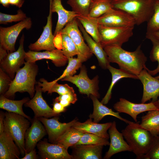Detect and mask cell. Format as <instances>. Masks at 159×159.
<instances>
[{"label": "cell", "instance_id": "cell-34", "mask_svg": "<svg viewBox=\"0 0 159 159\" xmlns=\"http://www.w3.org/2000/svg\"><path fill=\"white\" fill-rule=\"evenodd\" d=\"M146 37L151 41L153 45L150 53V59L152 62H158V66L155 69L150 70L148 68L147 69L150 74L154 76L159 73V39L150 34H146Z\"/></svg>", "mask_w": 159, "mask_h": 159}, {"label": "cell", "instance_id": "cell-27", "mask_svg": "<svg viewBox=\"0 0 159 159\" xmlns=\"http://www.w3.org/2000/svg\"><path fill=\"white\" fill-rule=\"evenodd\" d=\"M30 100L28 97H25L20 100H14L9 99L3 95H1L0 108L8 112L20 115L31 120V117L26 115L23 110V105Z\"/></svg>", "mask_w": 159, "mask_h": 159}, {"label": "cell", "instance_id": "cell-33", "mask_svg": "<svg viewBox=\"0 0 159 159\" xmlns=\"http://www.w3.org/2000/svg\"><path fill=\"white\" fill-rule=\"evenodd\" d=\"M113 8L111 2L105 0H93L89 15L93 18H98Z\"/></svg>", "mask_w": 159, "mask_h": 159}, {"label": "cell", "instance_id": "cell-17", "mask_svg": "<svg viewBox=\"0 0 159 159\" xmlns=\"http://www.w3.org/2000/svg\"><path fill=\"white\" fill-rule=\"evenodd\" d=\"M52 13L49 7V12L47 17V23L43 27V30L39 38L34 43H31L28 47L29 50L39 52L42 50L52 51L56 48L53 43L54 36L52 31Z\"/></svg>", "mask_w": 159, "mask_h": 159}, {"label": "cell", "instance_id": "cell-2", "mask_svg": "<svg viewBox=\"0 0 159 159\" xmlns=\"http://www.w3.org/2000/svg\"><path fill=\"white\" fill-rule=\"evenodd\" d=\"M121 132L136 159H143L149 150L154 136L137 122H131Z\"/></svg>", "mask_w": 159, "mask_h": 159}, {"label": "cell", "instance_id": "cell-45", "mask_svg": "<svg viewBox=\"0 0 159 159\" xmlns=\"http://www.w3.org/2000/svg\"><path fill=\"white\" fill-rule=\"evenodd\" d=\"M52 109L55 112L58 114L64 112L66 110V107H63L59 102L54 100L53 102Z\"/></svg>", "mask_w": 159, "mask_h": 159}, {"label": "cell", "instance_id": "cell-38", "mask_svg": "<svg viewBox=\"0 0 159 159\" xmlns=\"http://www.w3.org/2000/svg\"><path fill=\"white\" fill-rule=\"evenodd\" d=\"M159 31V0H156L153 13L147 22L146 34Z\"/></svg>", "mask_w": 159, "mask_h": 159}, {"label": "cell", "instance_id": "cell-16", "mask_svg": "<svg viewBox=\"0 0 159 159\" xmlns=\"http://www.w3.org/2000/svg\"><path fill=\"white\" fill-rule=\"evenodd\" d=\"M114 109L117 112L127 114L130 116L136 122L137 117L139 114L149 110H158L153 102L136 103L121 98L115 103Z\"/></svg>", "mask_w": 159, "mask_h": 159}, {"label": "cell", "instance_id": "cell-37", "mask_svg": "<svg viewBox=\"0 0 159 159\" xmlns=\"http://www.w3.org/2000/svg\"><path fill=\"white\" fill-rule=\"evenodd\" d=\"M62 49L63 54L68 59L78 55L79 52L74 42L67 34H62Z\"/></svg>", "mask_w": 159, "mask_h": 159}, {"label": "cell", "instance_id": "cell-44", "mask_svg": "<svg viewBox=\"0 0 159 159\" xmlns=\"http://www.w3.org/2000/svg\"><path fill=\"white\" fill-rule=\"evenodd\" d=\"M53 43L56 49H62V36L60 32L57 33L54 36Z\"/></svg>", "mask_w": 159, "mask_h": 159}, {"label": "cell", "instance_id": "cell-48", "mask_svg": "<svg viewBox=\"0 0 159 159\" xmlns=\"http://www.w3.org/2000/svg\"><path fill=\"white\" fill-rule=\"evenodd\" d=\"M24 1V0H9L10 5L15 6L19 8L22 6Z\"/></svg>", "mask_w": 159, "mask_h": 159}, {"label": "cell", "instance_id": "cell-1", "mask_svg": "<svg viewBox=\"0 0 159 159\" xmlns=\"http://www.w3.org/2000/svg\"><path fill=\"white\" fill-rule=\"evenodd\" d=\"M104 49L110 63H117L120 69L130 74L138 76L147 67V57L141 49V44L133 52L125 50L116 45L107 46Z\"/></svg>", "mask_w": 159, "mask_h": 159}, {"label": "cell", "instance_id": "cell-12", "mask_svg": "<svg viewBox=\"0 0 159 159\" xmlns=\"http://www.w3.org/2000/svg\"><path fill=\"white\" fill-rule=\"evenodd\" d=\"M41 87L38 85L35 87V93L33 98L24 104V106L29 107L33 111L34 117L47 118L59 116L61 114L55 112L43 99Z\"/></svg>", "mask_w": 159, "mask_h": 159}, {"label": "cell", "instance_id": "cell-21", "mask_svg": "<svg viewBox=\"0 0 159 159\" xmlns=\"http://www.w3.org/2000/svg\"><path fill=\"white\" fill-rule=\"evenodd\" d=\"M62 0H49V7L52 13L56 12L58 20L54 34L55 36L69 22L80 15L73 11L66 10L63 6Z\"/></svg>", "mask_w": 159, "mask_h": 159}, {"label": "cell", "instance_id": "cell-42", "mask_svg": "<svg viewBox=\"0 0 159 159\" xmlns=\"http://www.w3.org/2000/svg\"><path fill=\"white\" fill-rule=\"evenodd\" d=\"M143 159H159V135L154 136L151 146Z\"/></svg>", "mask_w": 159, "mask_h": 159}, {"label": "cell", "instance_id": "cell-36", "mask_svg": "<svg viewBox=\"0 0 159 159\" xmlns=\"http://www.w3.org/2000/svg\"><path fill=\"white\" fill-rule=\"evenodd\" d=\"M110 144L108 140L105 138L93 134L84 132L75 145L92 144L107 146L109 145Z\"/></svg>", "mask_w": 159, "mask_h": 159}, {"label": "cell", "instance_id": "cell-32", "mask_svg": "<svg viewBox=\"0 0 159 159\" xmlns=\"http://www.w3.org/2000/svg\"><path fill=\"white\" fill-rule=\"evenodd\" d=\"M84 133L72 126L59 137L54 143L61 144L68 149L76 145Z\"/></svg>", "mask_w": 159, "mask_h": 159}, {"label": "cell", "instance_id": "cell-22", "mask_svg": "<svg viewBox=\"0 0 159 159\" xmlns=\"http://www.w3.org/2000/svg\"><path fill=\"white\" fill-rule=\"evenodd\" d=\"M104 146L85 144L75 145L72 148V159H101Z\"/></svg>", "mask_w": 159, "mask_h": 159}, {"label": "cell", "instance_id": "cell-53", "mask_svg": "<svg viewBox=\"0 0 159 159\" xmlns=\"http://www.w3.org/2000/svg\"><path fill=\"white\" fill-rule=\"evenodd\" d=\"M157 109L159 110V99L158 100L156 101L153 102Z\"/></svg>", "mask_w": 159, "mask_h": 159}, {"label": "cell", "instance_id": "cell-56", "mask_svg": "<svg viewBox=\"0 0 159 159\" xmlns=\"http://www.w3.org/2000/svg\"></svg>", "mask_w": 159, "mask_h": 159}, {"label": "cell", "instance_id": "cell-28", "mask_svg": "<svg viewBox=\"0 0 159 159\" xmlns=\"http://www.w3.org/2000/svg\"><path fill=\"white\" fill-rule=\"evenodd\" d=\"M107 69L111 73L112 75V80L108 89L104 97L101 102L104 105L108 103L111 97L112 89L116 83L123 78H130L138 79L137 76L130 74L120 69L115 68L110 64Z\"/></svg>", "mask_w": 159, "mask_h": 159}, {"label": "cell", "instance_id": "cell-19", "mask_svg": "<svg viewBox=\"0 0 159 159\" xmlns=\"http://www.w3.org/2000/svg\"><path fill=\"white\" fill-rule=\"evenodd\" d=\"M51 60L57 67H60L66 65L68 59L64 56L62 51L56 49L52 51L46 50L43 52L28 51L26 52L25 60L30 62H35L42 59Z\"/></svg>", "mask_w": 159, "mask_h": 159}, {"label": "cell", "instance_id": "cell-39", "mask_svg": "<svg viewBox=\"0 0 159 159\" xmlns=\"http://www.w3.org/2000/svg\"><path fill=\"white\" fill-rule=\"evenodd\" d=\"M68 64L62 75L57 79L54 81L57 82L65 77L73 76L77 70L82 66V63L77 57H71L68 59Z\"/></svg>", "mask_w": 159, "mask_h": 159}, {"label": "cell", "instance_id": "cell-23", "mask_svg": "<svg viewBox=\"0 0 159 159\" xmlns=\"http://www.w3.org/2000/svg\"><path fill=\"white\" fill-rule=\"evenodd\" d=\"M78 25L84 38L87 42L91 51L97 57L99 65L104 69H107L110 63L104 48L100 43L95 41L87 32L79 21Z\"/></svg>", "mask_w": 159, "mask_h": 159}, {"label": "cell", "instance_id": "cell-54", "mask_svg": "<svg viewBox=\"0 0 159 159\" xmlns=\"http://www.w3.org/2000/svg\"><path fill=\"white\" fill-rule=\"evenodd\" d=\"M156 78L159 79V75L155 77Z\"/></svg>", "mask_w": 159, "mask_h": 159}, {"label": "cell", "instance_id": "cell-55", "mask_svg": "<svg viewBox=\"0 0 159 159\" xmlns=\"http://www.w3.org/2000/svg\"><path fill=\"white\" fill-rule=\"evenodd\" d=\"M106 0V1H110V2H111L112 0Z\"/></svg>", "mask_w": 159, "mask_h": 159}, {"label": "cell", "instance_id": "cell-18", "mask_svg": "<svg viewBox=\"0 0 159 159\" xmlns=\"http://www.w3.org/2000/svg\"><path fill=\"white\" fill-rule=\"evenodd\" d=\"M108 133L110 139V147L104 159H109L114 154L122 152H132L130 146L124 140L122 133L117 130L115 121L112 122L108 129Z\"/></svg>", "mask_w": 159, "mask_h": 159}, {"label": "cell", "instance_id": "cell-40", "mask_svg": "<svg viewBox=\"0 0 159 159\" xmlns=\"http://www.w3.org/2000/svg\"><path fill=\"white\" fill-rule=\"evenodd\" d=\"M27 17L26 14L20 9L17 11L16 14H9L0 12V24H6L13 22L20 21Z\"/></svg>", "mask_w": 159, "mask_h": 159}, {"label": "cell", "instance_id": "cell-14", "mask_svg": "<svg viewBox=\"0 0 159 159\" xmlns=\"http://www.w3.org/2000/svg\"><path fill=\"white\" fill-rule=\"evenodd\" d=\"M37 146L41 159H72L68 149L61 144L50 143L45 139L39 141Z\"/></svg>", "mask_w": 159, "mask_h": 159}, {"label": "cell", "instance_id": "cell-4", "mask_svg": "<svg viewBox=\"0 0 159 159\" xmlns=\"http://www.w3.org/2000/svg\"><path fill=\"white\" fill-rule=\"evenodd\" d=\"M156 0H112L113 8L124 11L134 19L136 25L147 22L152 16Z\"/></svg>", "mask_w": 159, "mask_h": 159}, {"label": "cell", "instance_id": "cell-20", "mask_svg": "<svg viewBox=\"0 0 159 159\" xmlns=\"http://www.w3.org/2000/svg\"><path fill=\"white\" fill-rule=\"evenodd\" d=\"M47 134L44 125L39 118L34 117L31 126L25 134V153H28L35 148L38 143Z\"/></svg>", "mask_w": 159, "mask_h": 159}, {"label": "cell", "instance_id": "cell-35", "mask_svg": "<svg viewBox=\"0 0 159 159\" xmlns=\"http://www.w3.org/2000/svg\"><path fill=\"white\" fill-rule=\"evenodd\" d=\"M93 0H67L72 11L80 15H89Z\"/></svg>", "mask_w": 159, "mask_h": 159}, {"label": "cell", "instance_id": "cell-51", "mask_svg": "<svg viewBox=\"0 0 159 159\" xmlns=\"http://www.w3.org/2000/svg\"><path fill=\"white\" fill-rule=\"evenodd\" d=\"M0 3L4 6L8 8L10 5L9 0H0Z\"/></svg>", "mask_w": 159, "mask_h": 159}, {"label": "cell", "instance_id": "cell-8", "mask_svg": "<svg viewBox=\"0 0 159 159\" xmlns=\"http://www.w3.org/2000/svg\"><path fill=\"white\" fill-rule=\"evenodd\" d=\"M32 19L27 17L11 26L0 27V45L8 53L15 51V44L19 35L24 29H29L32 25Z\"/></svg>", "mask_w": 159, "mask_h": 159}, {"label": "cell", "instance_id": "cell-3", "mask_svg": "<svg viewBox=\"0 0 159 159\" xmlns=\"http://www.w3.org/2000/svg\"><path fill=\"white\" fill-rule=\"evenodd\" d=\"M38 70L35 62L26 61L24 67L16 72L9 90L3 95L8 98L14 97L16 92H27L33 98L35 94L36 77Z\"/></svg>", "mask_w": 159, "mask_h": 159}, {"label": "cell", "instance_id": "cell-15", "mask_svg": "<svg viewBox=\"0 0 159 159\" xmlns=\"http://www.w3.org/2000/svg\"><path fill=\"white\" fill-rule=\"evenodd\" d=\"M59 116H56L51 119L43 117L38 118L44 125L48 135V141L51 143H54L59 137L78 120L76 118L69 122L62 123L59 121Z\"/></svg>", "mask_w": 159, "mask_h": 159}, {"label": "cell", "instance_id": "cell-5", "mask_svg": "<svg viewBox=\"0 0 159 159\" xmlns=\"http://www.w3.org/2000/svg\"><path fill=\"white\" fill-rule=\"evenodd\" d=\"M4 131L13 139L19 148L22 156L25 153V137L26 132L29 127V120L16 113L5 112Z\"/></svg>", "mask_w": 159, "mask_h": 159}, {"label": "cell", "instance_id": "cell-46", "mask_svg": "<svg viewBox=\"0 0 159 159\" xmlns=\"http://www.w3.org/2000/svg\"><path fill=\"white\" fill-rule=\"evenodd\" d=\"M39 158L37 154L35 148L31 151L29 153H25V155L20 159H37Z\"/></svg>", "mask_w": 159, "mask_h": 159}, {"label": "cell", "instance_id": "cell-30", "mask_svg": "<svg viewBox=\"0 0 159 159\" xmlns=\"http://www.w3.org/2000/svg\"><path fill=\"white\" fill-rule=\"evenodd\" d=\"M37 83V85L41 87L42 92H47L49 94L56 92L59 95H61L75 93L73 88L68 84H59L54 80L49 82L45 79L42 78Z\"/></svg>", "mask_w": 159, "mask_h": 159}, {"label": "cell", "instance_id": "cell-41", "mask_svg": "<svg viewBox=\"0 0 159 159\" xmlns=\"http://www.w3.org/2000/svg\"><path fill=\"white\" fill-rule=\"evenodd\" d=\"M13 80L0 68V94L4 95L9 90Z\"/></svg>", "mask_w": 159, "mask_h": 159}, {"label": "cell", "instance_id": "cell-25", "mask_svg": "<svg viewBox=\"0 0 159 159\" xmlns=\"http://www.w3.org/2000/svg\"><path fill=\"white\" fill-rule=\"evenodd\" d=\"M20 150L12 138L4 131L0 134V159H19Z\"/></svg>", "mask_w": 159, "mask_h": 159}, {"label": "cell", "instance_id": "cell-26", "mask_svg": "<svg viewBox=\"0 0 159 159\" xmlns=\"http://www.w3.org/2000/svg\"><path fill=\"white\" fill-rule=\"evenodd\" d=\"M90 97L93 102V110L92 113L89 115V117L93 119V122L98 123L105 116L110 115L115 117L128 124L131 122L122 117L119 112H114L105 106L99 101L97 98L92 95H90Z\"/></svg>", "mask_w": 159, "mask_h": 159}, {"label": "cell", "instance_id": "cell-9", "mask_svg": "<svg viewBox=\"0 0 159 159\" xmlns=\"http://www.w3.org/2000/svg\"><path fill=\"white\" fill-rule=\"evenodd\" d=\"M60 32L62 34H67L72 39L79 52L77 58L82 63L86 61L92 56V53L84 42L77 17L68 23Z\"/></svg>", "mask_w": 159, "mask_h": 159}, {"label": "cell", "instance_id": "cell-13", "mask_svg": "<svg viewBox=\"0 0 159 159\" xmlns=\"http://www.w3.org/2000/svg\"><path fill=\"white\" fill-rule=\"evenodd\" d=\"M147 68L144 69L137 76L143 86L142 103H145L151 99V102H155L159 96V79L150 74Z\"/></svg>", "mask_w": 159, "mask_h": 159}, {"label": "cell", "instance_id": "cell-50", "mask_svg": "<svg viewBox=\"0 0 159 159\" xmlns=\"http://www.w3.org/2000/svg\"><path fill=\"white\" fill-rule=\"evenodd\" d=\"M59 102L63 107H65L69 106L71 104L70 102L66 100H61Z\"/></svg>", "mask_w": 159, "mask_h": 159}, {"label": "cell", "instance_id": "cell-7", "mask_svg": "<svg viewBox=\"0 0 159 159\" xmlns=\"http://www.w3.org/2000/svg\"><path fill=\"white\" fill-rule=\"evenodd\" d=\"M80 68L78 74L67 76L61 80L68 81L76 85L81 94L86 95L88 97L92 95L99 98L100 95L98 92L99 76L97 75L90 79L88 76L85 66L83 65Z\"/></svg>", "mask_w": 159, "mask_h": 159}, {"label": "cell", "instance_id": "cell-43", "mask_svg": "<svg viewBox=\"0 0 159 159\" xmlns=\"http://www.w3.org/2000/svg\"><path fill=\"white\" fill-rule=\"evenodd\" d=\"M61 100H67L71 103L74 104L77 101V98L76 94L74 93L59 95L54 99V100L58 102Z\"/></svg>", "mask_w": 159, "mask_h": 159}, {"label": "cell", "instance_id": "cell-47", "mask_svg": "<svg viewBox=\"0 0 159 159\" xmlns=\"http://www.w3.org/2000/svg\"><path fill=\"white\" fill-rule=\"evenodd\" d=\"M5 117V112L2 111H0V134L4 131V120Z\"/></svg>", "mask_w": 159, "mask_h": 159}, {"label": "cell", "instance_id": "cell-29", "mask_svg": "<svg viewBox=\"0 0 159 159\" xmlns=\"http://www.w3.org/2000/svg\"><path fill=\"white\" fill-rule=\"evenodd\" d=\"M140 126L154 136L159 134V110H149L141 117Z\"/></svg>", "mask_w": 159, "mask_h": 159}, {"label": "cell", "instance_id": "cell-24", "mask_svg": "<svg viewBox=\"0 0 159 159\" xmlns=\"http://www.w3.org/2000/svg\"><path fill=\"white\" fill-rule=\"evenodd\" d=\"M112 123L110 122L99 124L93 121L92 119L89 118L83 122L77 121L72 127L84 132L93 134L108 140L109 135L107 130Z\"/></svg>", "mask_w": 159, "mask_h": 159}, {"label": "cell", "instance_id": "cell-52", "mask_svg": "<svg viewBox=\"0 0 159 159\" xmlns=\"http://www.w3.org/2000/svg\"><path fill=\"white\" fill-rule=\"evenodd\" d=\"M153 35L155 38L159 39V31L150 34Z\"/></svg>", "mask_w": 159, "mask_h": 159}, {"label": "cell", "instance_id": "cell-10", "mask_svg": "<svg viewBox=\"0 0 159 159\" xmlns=\"http://www.w3.org/2000/svg\"><path fill=\"white\" fill-rule=\"evenodd\" d=\"M24 36L23 34L19 40L18 49L14 52L8 53L6 56L0 61V68L13 80L17 71L26 62V52L24 49Z\"/></svg>", "mask_w": 159, "mask_h": 159}, {"label": "cell", "instance_id": "cell-11", "mask_svg": "<svg viewBox=\"0 0 159 159\" xmlns=\"http://www.w3.org/2000/svg\"><path fill=\"white\" fill-rule=\"evenodd\" d=\"M97 19L99 24L108 26L134 27L136 25L134 19L130 14L114 8Z\"/></svg>", "mask_w": 159, "mask_h": 159}, {"label": "cell", "instance_id": "cell-6", "mask_svg": "<svg viewBox=\"0 0 159 159\" xmlns=\"http://www.w3.org/2000/svg\"><path fill=\"white\" fill-rule=\"evenodd\" d=\"M134 28L129 27H110L99 24L100 43L103 48L112 45L122 47L132 36Z\"/></svg>", "mask_w": 159, "mask_h": 159}, {"label": "cell", "instance_id": "cell-49", "mask_svg": "<svg viewBox=\"0 0 159 159\" xmlns=\"http://www.w3.org/2000/svg\"><path fill=\"white\" fill-rule=\"evenodd\" d=\"M7 50L0 45V61H1L7 54Z\"/></svg>", "mask_w": 159, "mask_h": 159}, {"label": "cell", "instance_id": "cell-31", "mask_svg": "<svg viewBox=\"0 0 159 159\" xmlns=\"http://www.w3.org/2000/svg\"><path fill=\"white\" fill-rule=\"evenodd\" d=\"M87 32L96 42L100 43V36L97 18L89 15H80L77 17Z\"/></svg>", "mask_w": 159, "mask_h": 159}]
</instances>
